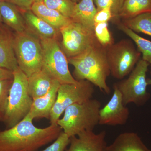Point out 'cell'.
<instances>
[{"mask_svg": "<svg viewBox=\"0 0 151 151\" xmlns=\"http://www.w3.org/2000/svg\"><path fill=\"white\" fill-rule=\"evenodd\" d=\"M7 107L3 122L7 129L16 125L29 113L33 102L28 88V77L18 68L13 72Z\"/></svg>", "mask_w": 151, "mask_h": 151, "instance_id": "obj_4", "label": "cell"}, {"mask_svg": "<svg viewBox=\"0 0 151 151\" xmlns=\"http://www.w3.org/2000/svg\"><path fill=\"white\" fill-rule=\"evenodd\" d=\"M94 85L87 80L78 81L76 84H60L56 101L52 109L49 120L51 125H57L58 121L68 107L92 99Z\"/></svg>", "mask_w": 151, "mask_h": 151, "instance_id": "obj_9", "label": "cell"}, {"mask_svg": "<svg viewBox=\"0 0 151 151\" xmlns=\"http://www.w3.org/2000/svg\"><path fill=\"white\" fill-rule=\"evenodd\" d=\"M19 10L14 5L3 1L0 9L3 23L16 33L26 29L24 18Z\"/></svg>", "mask_w": 151, "mask_h": 151, "instance_id": "obj_18", "label": "cell"}, {"mask_svg": "<svg viewBox=\"0 0 151 151\" xmlns=\"http://www.w3.org/2000/svg\"><path fill=\"white\" fill-rule=\"evenodd\" d=\"M94 32L97 41L106 48L114 43V39L108 29V23L94 24Z\"/></svg>", "mask_w": 151, "mask_h": 151, "instance_id": "obj_26", "label": "cell"}, {"mask_svg": "<svg viewBox=\"0 0 151 151\" xmlns=\"http://www.w3.org/2000/svg\"><path fill=\"white\" fill-rule=\"evenodd\" d=\"M111 99L99 112V124L108 126H122L127 123L130 111L123 103L121 92L116 84H113Z\"/></svg>", "mask_w": 151, "mask_h": 151, "instance_id": "obj_11", "label": "cell"}, {"mask_svg": "<svg viewBox=\"0 0 151 151\" xmlns=\"http://www.w3.org/2000/svg\"><path fill=\"white\" fill-rule=\"evenodd\" d=\"M13 78L12 71L7 70L5 68L0 67V81L6 79H11Z\"/></svg>", "mask_w": 151, "mask_h": 151, "instance_id": "obj_31", "label": "cell"}, {"mask_svg": "<svg viewBox=\"0 0 151 151\" xmlns=\"http://www.w3.org/2000/svg\"><path fill=\"white\" fill-rule=\"evenodd\" d=\"M97 11L94 0H81L76 4L70 19L72 22L94 29V18Z\"/></svg>", "mask_w": 151, "mask_h": 151, "instance_id": "obj_20", "label": "cell"}, {"mask_svg": "<svg viewBox=\"0 0 151 151\" xmlns=\"http://www.w3.org/2000/svg\"><path fill=\"white\" fill-rule=\"evenodd\" d=\"M71 1H73L74 2V3H78V2H79L81 0H71Z\"/></svg>", "mask_w": 151, "mask_h": 151, "instance_id": "obj_34", "label": "cell"}, {"mask_svg": "<svg viewBox=\"0 0 151 151\" xmlns=\"http://www.w3.org/2000/svg\"><path fill=\"white\" fill-rule=\"evenodd\" d=\"M150 65L142 59H140L128 78L115 83L125 105L134 103L142 106L150 98V94L147 91V73Z\"/></svg>", "mask_w": 151, "mask_h": 151, "instance_id": "obj_8", "label": "cell"}, {"mask_svg": "<svg viewBox=\"0 0 151 151\" xmlns=\"http://www.w3.org/2000/svg\"><path fill=\"white\" fill-rule=\"evenodd\" d=\"M60 47L68 58L81 54L98 42L94 30L71 22L60 30Z\"/></svg>", "mask_w": 151, "mask_h": 151, "instance_id": "obj_10", "label": "cell"}, {"mask_svg": "<svg viewBox=\"0 0 151 151\" xmlns=\"http://www.w3.org/2000/svg\"><path fill=\"white\" fill-rule=\"evenodd\" d=\"M101 103L96 99L75 103L68 107L57 125L70 138L84 131H93L99 124Z\"/></svg>", "mask_w": 151, "mask_h": 151, "instance_id": "obj_3", "label": "cell"}, {"mask_svg": "<svg viewBox=\"0 0 151 151\" xmlns=\"http://www.w3.org/2000/svg\"><path fill=\"white\" fill-rule=\"evenodd\" d=\"M147 12H151V0H124L119 18L129 19Z\"/></svg>", "mask_w": 151, "mask_h": 151, "instance_id": "obj_21", "label": "cell"}, {"mask_svg": "<svg viewBox=\"0 0 151 151\" xmlns=\"http://www.w3.org/2000/svg\"><path fill=\"white\" fill-rule=\"evenodd\" d=\"M14 34L0 22V67L13 72L18 68L14 49Z\"/></svg>", "mask_w": 151, "mask_h": 151, "instance_id": "obj_13", "label": "cell"}, {"mask_svg": "<svg viewBox=\"0 0 151 151\" xmlns=\"http://www.w3.org/2000/svg\"><path fill=\"white\" fill-rule=\"evenodd\" d=\"M147 83L148 86V85H151V79H150V78L147 79Z\"/></svg>", "mask_w": 151, "mask_h": 151, "instance_id": "obj_32", "label": "cell"}, {"mask_svg": "<svg viewBox=\"0 0 151 151\" xmlns=\"http://www.w3.org/2000/svg\"><path fill=\"white\" fill-rule=\"evenodd\" d=\"M108 151H151L137 133L126 132L118 135L108 146Z\"/></svg>", "mask_w": 151, "mask_h": 151, "instance_id": "obj_16", "label": "cell"}, {"mask_svg": "<svg viewBox=\"0 0 151 151\" xmlns=\"http://www.w3.org/2000/svg\"><path fill=\"white\" fill-rule=\"evenodd\" d=\"M124 1V0H94L97 11L106 8L111 9L113 14V19L111 21L116 24L121 21L119 14Z\"/></svg>", "mask_w": 151, "mask_h": 151, "instance_id": "obj_25", "label": "cell"}, {"mask_svg": "<svg viewBox=\"0 0 151 151\" xmlns=\"http://www.w3.org/2000/svg\"><path fill=\"white\" fill-rule=\"evenodd\" d=\"M44 4L66 17L71 18L76 3L71 0H42Z\"/></svg>", "mask_w": 151, "mask_h": 151, "instance_id": "obj_24", "label": "cell"}, {"mask_svg": "<svg viewBox=\"0 0 151 151\" xmlns=\"http://www.w3.org/2000/svg\"><path fill=\"white\" fill-rule=\"evenodd\" d=\"M3 1L11 3L17 7L20 10L23 12L30 10L34 2V0H2Z\"/></svg>", "mask_w": 151, "mask_h": 151, "instance_id": "obj_30", "label": "cell"}, {"mask_svg": "<svg viewBox=\"0 0 151 151\" xmlns=\"http://www.w3.org/2000/svg\"><path fill=\"white\" fill-rule=\"evenodd\" d=\"M124 25L135 32L151 37V12L145 13L131 18L122 19Z\"/></svg>", "mask_w": 151, "mask_h": 151, "instance_id": "obj_23", "label": "cell"}, {"mask_svg": "<svg viewBox=\"0 0 151 151\" xmlns=\"http://www.w3.org/2000/svg\"><path fill=\"white\" fill-rule=\"evenodd\" d=\"M68 60V63L74 67L73 76L76 80H87L101 92L110 94L111 90L106 81L111 71L106 48L98 41L81 54Z\"/></svg>", "mask_w": 151, "mask_h": 151, "instance_id": "obj_2", "label": "cell"}, {"mask_svg": "<svg viewBox=\"0 0 151 151\" xmlns=\"http://www.w3.org/2000/svg\"><path fill=\"white\" fill-rule=\"evenodd\" d=\"M32 122L27 116L14 127L0 130V151H37L54 142L63 132L58 125L39 128Z\"/></svg>", "mask_w": 151, "mask_h": 151, "instance_id": "obj_1", "label": "cell"}, {"mask_svg": "<svg viewBox=\"0 0 151 151\" xmlns=\"http://www.w3.org/2000/svg\"><path fill=\"white\" fill-rule=\"evenodd\" d=\"M106 54L111 74L118 79H123L131 73L141 55L132 41L128 39L107 47Z\"/></svg>", "mask_w": 151, "mask_h": 151, "instance_id": "obj_7", "label": "cell"}, {"mask_svg": "<svg viewBox=\"0 0 151 151\" xmlns=\"http://www.w3.org/2000/svg\"><path fill=\"white\" fill-rule=\"evenodd\" d=\"M40 40L42 48V69L60 84H77L78 81L69 71L68 60L60 47L59 40L46 39Z\"/></svg>", "mask_w": 151, "mask_h": 151, "instance_id": "obj_6", "label": "cell"}, {"mask_svg": "<svg viewBox=\"0 0 151 151\" xmlns=\"http://www.w3.org/2000/svg\"><path fill=\"white\" fill-rule=\"evenodd\" d=\"M60 84L55 80L51 88L45 95L33 100L29 113L27 116L33 120L35 119H49L50 112L56 101L58 91Z\"/></svg>", "mask_w": 151, "mask_h": 151, "instance_id": "obj_14", "label": "cell"}, {"mask_svg": "<svg viewBox=\"0 0 151 151\" xmlns=\"http://www.w3.org/2000/svg\"><path fill=\"white\" fill-rule=\"evenodd\" d=\"M55 79L42 69L28 77V88L33 99L45 95L50 89Z\"/></svg>", "mask_w": 151, "mask_h": 151, "instance_id": "obj_19", "label": "cell"}, {"mask_svg": "<svg viewBox=\"0 0 151 151\" xmlns=\"http://www.w3.org/2000/svg\"><path fill=\"white\" fill-rule=\"evenodd\" d=\"M34 1H42V0H34Z\"/></svg>", "mask_w": 151, "mask_h": 151, "instance_id": "obj_35", "label": "cell"}, {"mask_svg": "<svg viewBox=\"0 0 151 151\" xmlns=\"http://www.w3.org/2000/svg\"><path fill=\"white\" fill-rule=\"evenodd\" d=\"M113 19V14L110 8L97 11L94 18V24L108 23Z\"/></svg>", "mask_w": 151, "mask_h": 151, "instance_id": "obj_29", "label": "cell"}, {"mask_svg": "<svg viewBox=\"0 0 151 151\" xmlns=\"http://www.w3.org/2000/svg\"><path fill=\"white\" fill-rule=\"evenodd\" d=\"M106 132L98 134L93 131H84L70 138L69 147L65 151H108Z\"/></svg>", "mask_w": 151, "mask_h": 151, "instance_id": "obj_12", "label": "cell"}, {"mask_svg": "<svg viewBox=\"0 0 151 151\" xmlns=\"http://www.w3.org/2000/svg\"><path fill=\"white\" fill-rule=\"evenodd\" d=\"M70 141V138L63 131L51 145L42 151H65Z\"/></svg>", "mask_w": 151, "mask_h": 151, "instance_id": "obj_28", "label": "cell"}, {"mask_svg": "<svg viewBox=\"0 0 151 151\" xmlns=\"http://www.w3.org/2000/svg\"><path fill=\"white\" fill-rule=\"evenodd\" d=\"M14 49L19 67L27 77L41 70L42 46L36 36L27 29L15 32Z\"/></svg>", "mask_w": 151, "mask_h": 151, "instance_id": "obj_5", "label": "cell"}, {"mask_svg": "<svg viewBox=\"0 0 151 151\" xmlns=\"http://www.w3.org/2000/svg\"><path fill=\"white\" fill-rule=\"evenodd\" d=\"M2 1V0H0V9H1V5ZM0 22H3L2 20L1 17V13H0Z\"/></svg>", "mask_w": 151, "mask_h": 151, "instance_id": "obj_33", "label": "cell"}, {"mask_svg": "<svg viewBox=\"0 0 151 151\" xmlns=\"http://www.w3.org/2000/svg\"><path fill=\"white\" fill-rule=\"evenodd\" d=\"M31 10L58 30H60L72 22L69 18L64 16L56 11L49 8L42 1H34Z\"/></svg>", "mask_w": 151, "mask_h": 151, "instance_id": "obj_17", "label": "cell"}, {"mask_svg": "<svg viewBox=\"0 0 151 151\" xmlns=\"http://www.w3.org/2000/svg\"><path fill=\"white\" fill-rule=\"evenodd\" d=\"M21 12L24 18L26 29L40 40L46 39L59 40L60 37V31L36 15L31 10Z\"/></svg>", "mask_w": 151, "mask_h": 151, "instance_id": "obj_15", "label": "cell"}, {"mask_svg": "<svg viewBox=\"0 0 151 151\" xmlns=\"http://www.w3.org/2000/svg\"><path fill=\"white\" fill-rule=\"evenodd\" d=\"M13 79H6L0 81V121L2 122L4 118L7 107L10 89L13 82Z\"/></svg>", "mask_w": 151, "mask_h": 151, "instance_id": "obj_27", "label": "cell"}, {"mask_svg": "<svg viewBox=\"0 0 151 151\" xmlns=\"http://www.w3.org/2000/svg\"><path fill=\"white\" fill-rule=\"evenodd\" d=\"M118 28L134 42L138 51L142 54V59L148 63L151 66V41L142 37L137 34L128 28L120 21L116 24Z\"/></svg>", "mask_w": 151, "mask_h": 151, "instance_id": "obj_22", "label": "cell"}]
</instances>
